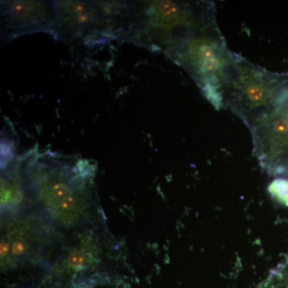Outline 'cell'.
I'll list each match as a JSON object with an SVG mask.
<instances>
[{
	"instance_id": "1",
	"label": "cell",
	"mask_w": 288,
	"mask_h": 288,
	"mask_svg": "<svg viewBox=\"0 0 288 288\" xmlns=\"http://www.w3.org/2000/svg\"><path fill=\"white\" fill-rule=\"evenodd\" d=\"M93 172L87 161L70 164L51 157L28 158L24 163L28 199L56 228L81 229L93 216Z\"/></svg>"
},
{
	"instance_id": "2",
	"label": "cell",
	"mask_w": 288,
	"mask_h": 288,
	"mask_svg": "<svg viewBox=\"0 0 288 288\" xmlns=\"http://www.w3.org/2000/svg\"><path fill=\"white\" fill-rule=\"evenodd\" d=\"M215 24L216 6L211 1H146L127 6L126 35L138 45L165 54Z\"/></svg>"
},
{
	"instance_id": "3",
	"label": "cell",
	"mask_w": 288,
	"mask_h": 288,
	"mask_svg": "<svg viewBox=\"0 0 288 288\" xmlns=\"http://www.w3.org/2000/svg\"><path fill=\"white\" fill-rule=\"evenodd\" d=\"M167 55L188 73L212 106L225 108L224 86L237 55L230 51L218 24L196 31Z\"/></svg>"
},
{
	"instance_id": "4",
	"label": "cell",
	"mask_w": 288,
	"mask_h": 288,
	"mask_svg": "<svg viewBox=\"0 0 288 288\" xmlns=\"http://www.w3.org/2000/svg\"><path fill=\"white\" fill-rule=\"evenodd\" d=\"M224 106L243 123L288 100V85L274 75L237 55L230 67L224 90Z\"/></svg>"
},
{
	"instance_id": "5",
	"label": "cell",
	"mask_w": 288,
	"mask_h": 288,
	"mask_svg": "<svg viewBox=\"0 0 288 288\" xmlns=\"http://www.w3.org/2000/svg\"><path fill=\"white\" fill-rule=\"evenodd\" d=\"M1 237V263L4 268L47 262L54 241H58V228L39 210L22 212L4 218Z\"/></svg>"
},
{
	"instance_id": "6",
	"label": "cell",
	"mask_w": 288,
	"mask_h": 288,
	"mask_svg": "<svg viewBox=\"0 0 288 288\" xmlns=\"http://www.w3.org/2000/svg\"><path fill=\"white\" fill-rule=\"evenodd\" d=\"M55 19L51 35L67 42L89 41L112 36L121 27L122 4L53 2Z\"/></svg>"
},
{
	"instance_id": "7",
	"label": "cell",
	"mask_w": 288,
	"mask_h": 288,
	"mask_svg": "<svg viewBox=\"0 0 288 288\" xmlns=\"http://www.w3.org/2000/svg\"><path fill=\"white\" fill-rule=\"evenodd\" d=\"M253 152L262 168L274 178L288 162V100L264 112L247 125Z\"/></svg>"
},
{
	"instance_id": "8",
	"label": "cell",
	"mask_w": 288,
	"mask_h": 288,
	"mask_svg": "<svg viewBox=\"0 0 288 288\" xmlns=\"http://www.w3.org/2000/svg\"><path fill=\"white\" fill-rule=\"evenodd\" d=\"M55 19L53 3L4 1L1 4L2 37L12 41L26 34H51Z\"/></svg>"
},
{
	"instance_id": "9",
	"label": "cell",
	"mask_w": 288,
	"mask_h": 288,
	"mask_svg": "<svg viewBox=\"0 0 288 288\" xmlns=\"http://www.w3.org/2000/svg\"><path fill=\"white\" fill-rule=\"evenodd\" d=\"M256 288H288V255L272 269Z\"/></svg>"
},
{
	"instance_id": "10",
	"label": "cell",
	"mask_w": 288,
	"mask_h": 288,
	"mask_svg": "<svg viewBox=\"0 0 288 288\" xmlns=\"http://www.w3.org/2000/svg\"><path fill=\"white\" fill-rule=\"evenodd\" d=\"M270 196L282 205L288 207V178H274L268 186Z\"/></svg>"
},
{
	"instance_id": "11",
	"label": "cell",
	"mask_w": 288,
	"mask_h": 288,
	"mask_svg": "<svg viewBox=\"0 0 288 288\" xmlns=\"http://www.w3.org/2000/svg\"><path fill=\"white\" fill-rule=\"evenodd\" d=\"M279 177H283V178H288V162L286 165H285L284 168L282 170V174H281L280 176ZM278 178V177H277Z\"/></svg>"
},
{
	"instance_id": "12",
	"label": "cell",
	"mask_w": 288,
	"mask_h": 288,
	"mask_svg": "<svg viewBox=\"0 0 288 288\" xmlns=\"http://www.w3.org/2000/svg\"><path fill=\"white\" fill-rule=\"evenodd\" d=\"M123 20H124V13H123ZM124 22V21H123Z\"/></svg>"
}]
</instances>
